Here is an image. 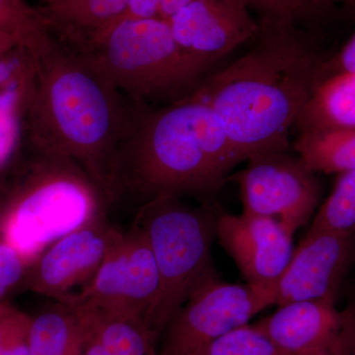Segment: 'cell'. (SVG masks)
Listing matches in <instances>:
<instances>
[{"label":"cell","mask_w":355,"mask_h":355,"mask_svg":"<svg viewBox=\"0 0 355 355\" xmlns=\"http://www.w3.org/2000/svg\"><path fill=\"white\" fill-rule=\"evenodd\" d=\"M251 51L210 73L193 97L214 110L240 162L284 153L321 81L324 58L294 21L263 18Z\"/></svg>","instance_id":"6da1fadb"},{"label":"cell","mask_w":355,"mask_h":355,"mask_svg":"<svg viewBox=\"0 0 355 355\" xmlns=\"http://www.w3.org/2000/svg\"><path fill=\"white\" fill-rule=\"evenodd\" d=\"M50 31L46 27L24 46L36 70L30 106L35 147L74 161L110 202L114 159L132 128L135 106L90 55Z\"/></svg>","instance_id":"7a4b0ae2"},{"label":"cell","mask_w":355,"mask_h":355,"mask_svg":"<svg viewBox=\"0 0 355 355\" xmlns=\"http://www.w3.org/2000/svg\"><path fill=\"white\" fill-rule=\"evenodd\" d=\"M239 163L220 121L202 100L135 106L114 159L110 200L128 197L141 205L164 196L209 195Z\"/></svg>","instance_id":"3957f363"},{"label":"cell","mask_w":355,"mask_h":355,"mask_svg":"<svg viewBox=\"0 0 355 355\" xmlns=\"http://www.w3.org/2000/svg\"><path fill=\"white\" fill-rule=\"evenodd\" d=\"M37 153L19 181L0 196V240L32 263L64 235L106 214L110 205L74 161Z\"/></svg>","instance_id":"277c9868"},{"label":"cell","mask_w":355,"mask_h":355,"mask_svg":"<svg viewBox=\"0 0 355 355\" xmlns=\"http://www.w3.org/2000/svg\"><path fill=\"white\" fill-rule=\"evenodd\" d=\"M85 53L139 107L188 99L214 67L182 48L169 23L158 17L121 18Z\"/></svg>","instance_id":"5b68a950"},{"label":"cell","mask_w":355,"mask_h":355,"mask_svg":"<svg viewBox=\"0 0 355 355\" xmlns=\"http://www.w3.org/2000/svg\"><path fill=\"white\" fill-rule=\"evenodd\" d=\"M219 214V209L193 207L174 196L139 205L133 224L146 235L160 275V295L146 321L158 342L175 312L220 277L212 258Z\"/></svg>","instance_id":"8992f818"},{"label":"cell","mask_w":355,"mask_h":355,"mask_svg":"<svg viewBox=\"0 0 355 355\" xmlns=\"http://www.w3.org/2000/svg\"><path fill=\"white\" fill-rule=\"evenodd\" d=\"M272 305L266 289L229 284L219 277L193 293L170 318L159 338L158 354L195 355Z\"/></svg>","instance_id":"52a82bcc"},{"label":"cell","mask_w":355,"mask_h":355,"mask_svg":"<svg viewBox=\"0 0 355 355\" xmlns=\"http://www.w3.org/2000/svg\"><path fill=\"white\" fill-rule=\"evenodd\" d=\"M232 179L240 187L243 214L270 217L293 234L316 211L321 193L316 175L287 151L248 159Z\"/></svg>","instance_id":"ba28073f"},{"label":"cell","mask_w":355,"mask_h":355,"mask_svg":"<svg viewBox=\"0 0 355 355\" xmlns=\"http://www.w3.org/2000/svg\"><path fill=\"white\" fill-rule=\"evenodd\" d=\"M160 289L153 249L141 229L132 224L85 288L62 303L133 315L146 322L157 303Z\"/></svg>","instance_id":"9c48e42d"},{"label":"cell","mask_w":355,"mask_h":355,"mask_svg":"<svg viewBox=\"0 0 355 355\" xmlns=\"http://www.w3.org/2000/svg\"><path fill=\"white\" fill-rule=\"evenodd\" d=\"M123 233L104 214L64 235L30 266L23 291L67 302L92 280Z\"/></svg>","instance_id":"30bf717a"},{"label":"cell","mask_w":355,"mask_h":355,"mask_svg":"<svg viewBox=\"0 0 355 355\" xmlns=\"http://www.w3.org/2000/svg\"><path fill=\"white\" fill-rule=\"evenodd\" d=\"M216 230L219 244L247 284L266 289L272 297L273 286L293 254V233L270 217L221 211Z\"/></svg>","instance_id":"8fae6325"},{"label":"cell","mask_w":355,"mask_h":355,"mask_svg":"<svg viewBox=\"0 0 355 355\" xmlns=\"http://www.w3.org/2000/svg\"><path fill=\"white\" fill-rule=\"evenodd\" d=\"M354 256V235L308 231L272 288L275 305L336 301Z\"/></svg>","instance_id":"7c38bea8"},{"label":"cell","mask_w":355,"mask_h":355,"mask_svg":"<svg viewBox=\"0 0 355 355\" xmlns=\"http://www.w3.org/2000/svg\"><path fill=\"white\" fill-rule=\"evenodd\" d=\"M249 9L244 0H195L167 22L182 48L216 64L258 36L260 24Z\"/></svg>","instance_id":"4fadbf2b"},{"label":"cell","mask_w":355,"mask_h":355,"mask_svg":"<svg viewBox=\"0 0 355 355\" xmlns=\"http://www.w3.org/2000/svg\"><path fill=\"white\" fill-rule=\"evenodd\" d=\"M253 324L287 355H343L342 310L336 301L287 303Z\"/></svg>","instance_id":"5bb4252c"},{"label":"cell","mask_w":355,"mask_h":355,"mask_svg":"<svg viewBox=\"0 0 355 355\" xmlns=\"http://www.w3.org/2000/svg\"><path fill=\"white\" fill-rule=\"evenodd\" d=\"M71 305L83 326V355H159L157 338L142 318Z\"/></svg>","instance_id":"9a60e30c"},{"label":"cell","mask_w":355,"mask_h":355,"mask_svg":"<svg viewBox=\"0 0 355 355\" xmlns=\"http://www.w3.org/2000/svg\"><path fill=\"white\" fill-rule=\"evenodd\" d=\"M48 6L49 27L64 43L84 51L125 16L128 0H60Z\"/></svg>","instance_id":"2e32d148"},{"label":"cell","mask_w":355,"mask_h":355,"mask_svg":"<svg viewBox=\"0 0 355 355\" xmlns=\"http://www.w3.org/2000/svg\"><path fill=\"white\" fill-rule=\"evenodd\" d=\"M299 133L355 128V72L321 81L301 112Z\"/></svg>","instance_id":"e0dca14e"},{"label":"cell","mask_w":355,"mask_h":355,"mask_svg":"<svg viewBox=\"0 0 355 355\" xmlns=\"http://www.w3.org/2000/svg\"><path fill=\"white\" fill-rule=\"evenodd\" d=\"M30 355H83V326L76 308L58 302L31 316Z\"/></svg>","instance_id":"ac0fdd59"},{"label":"cell","mask_w":355,"mask_h":355,"mask_svg":"<svg viewBox=\"0 0 355 355\" xmlns=\"http://www.w3.org/2000/svg\"><path fill=\"white\" fill-rule=\"evenodd\" d=\"M295 150L313 172L354 171L355 128L299 133Z\"/></svg>","instance_id":"d6986e66"},{"label":"cell","mask_w":355,"mask_h":355,"mask_svg":"<svg viewBox=\"0 0 355 355\" xmlns=\"http://www.w3.org/2000/svg\"><path fill=\"white\" fill-rule=\"evenodd\" d=\"M308 231L354 235L355 170L340 174L335 188L318 210Z\"/></svg>","instance_id":"ffe728a7"},{"label":"cell","mask_w":355,"mask_h":355,"mask_svg":"<svg viewBox=\"0 0 355 355\" xmlns=\"http://www.w3.org/2000/svg\"><path fill=\"white\" fill-rule=\"evenodd\" d=\"M195 355H287L254 324H244L209 343Z\"/></svg>","instance_id":"44dd1931"},{"label":"cell","mask_w":355,"mask_h":355,"mask_svg":"<svg viewBox=\"0 0 355 355\" xmlns=\"http://www.w3.org/2000/svg\"><path fill=\"white\" fill-rule=\"evenodd\" d=\"M31 265L17 250L0 240V304L10 302L15 292L23 291Z\"/></svg>","instance_id":"7402d4cb"},{"label":"cell","mask_w":355,"mask_h":355,"mask_svg":"<svg viewBox=\"0 0 355 355\" xmlns=\"http://www.w3.org/2000/svg\"><path fill=\"white\" fill-rule=\"evenodd\" d=\"M43 22V17L30 8L24 0H0V32L15 42L29 36Z\"/></svg>","instance_id":"603a6c76"},{"label":"cell","mask_w":355,"mask_h":355,"mask_svg":"<svg viewBox=\"0 0 355 355\" xmlns=\"http://www.w3.org/2000/svg\"><path fill=\"white\" fill-rule=\"evenodd\" d=\"M30 323L31 316L17 308L0 345V355H30Z\"/></svg>","instance_id":"cb8c5ba5"},{"label":"cell","mask_w":355,"mask_h":355,"mask_svg":"<svg viewBox=\"0 0 355 355\" xmlns=\"http://www.w3.org/2000/svg\"><path fill=\"white\" fill-rule=\"evenodd\" d=\"M250 8L260 11L263 18L295 21L302 15L297 7L289 0H244Z\"/></svg>","instance_id":"d4e9b609"},{"label":"cell","mask_w":355,"mask_h":355,"mask_svg":"<svg viewBox=\"0 0 355 355\" xmlns=\"http://www.w3.org/2000/svg\"><path fill=\"white\" fill-rule=\"evenodd\" d=\"M349 72H355V34L336 57L324 60L322 67L321 81L336 74Z\"/></svg>","instance_id":"484cf974"},{"label":"cell","mask_w":355,"mask_h":355,"mask_svg":"<svg viewBox=\"0 0 355 355\" xmlns=\"http://www.w3.org/2000/svg\"><path fill=\"white\" fill-rule=\"evenodd\" d=\"M343 355H355V297L342 310Z\"/></svg>","instance_id":"4316f807"},{"label":"cell","mask_w":355,"mask_h":355,"mask_svg":"<svg viewBox=\"0 0 355 355\" xmlns=\"http://www.w3.org/2000/svg\"><path fill=\"white\" fill-rule=\"evenodd\" d=\"M159 0H128L127 12L125 17L146 18L158 17Z\"/></svg>","instance_id":"83f0119b"},{"label":"cell","mask_w":355,"mask_h":355,"mask_svg":"<svg viewBox=\"0 0 355 355\" xmlns=\"http://www.w3.org/2000/svg\"><path fill=\"white\" fill-rule=\"evenodd\" d=\"M289 1L297 7L302 14L307 12L310 9L327 8L336 4L355 7V0H289Z\"/></svg>","instance_id":"f1b7e54d"},{"label":"cell","mask_w":355,"mask_h":355,"mask_svg":"<svg viewBox=\"0 0 355 355\" xmlns=\"http://www.w3.org/2000/svg\"><path fill=\"white\" fill-rule=\"evenodd\" d=\"M193 1L195 0H159L158 18L170 20L175 14Z\"/></svg>","instance_id":"f546056e"},{"label":"cell","mask_w":355,"mask_h":355,"mask_svg":"<svg viewBox=\"0 0 355 355\" xmlns=\"http://www.w3.org/2000/svg\"><path fill=\"white\" fill-rule=\"evenodd\" d=\"M16 308L17 307H15L11 302L0 304V345L8 331Z\"/></svg>","instance_id":"4dcf8cb0"},{"label":"cell","mask_w":355,"mask_h":355,"mask_svg":"<svg viewBox=\"0 0 355 355\" xmlns=\"http://www.w3.org/2000/svg\"><path fill=\"white\" fill-rule=\"evenodd\" d=\"M7 167V164L2 160L1 157H0V172L3 171L4 169Z\"/></svg>","instance_id":"1f68e13d"},{"label":"cell","mask_w":355,"mask_h":355,"mask_svg":"<svg viewBox=\"0 0 355 355\" xmlns=\"http://www.w3.org/2000/svg\"><path fill=\"white\" fill-rule=\"evenodd\" d=\"M55 1H60V0H51V1L49 2L48 4H50V3H51V2H55Z\"/></svg>","instance_id":"d6a6232c"},{"label":"cell","mask_w":355,"mask_h":355,"mask_svg":"<svg viewBox=\"0 0 355 355\" xmlns=\"http://www.w3.org/2000/svg\"><path fill=\"white\" fill-rule=\"evenodd\" d=\"M46 1L48 2V3H49V2H51V0H46Z\"/></svg>","instance_id":"836d02e7"},{"label":"cell","mask_w":355,"mask_h":355,"mask_svg":"<svg viewBox=\"0 0 355 355\" xmlns=\"http://www.w3.org/2000/svg\"><path fill=\"white\" fill-rule=\"evenodd\" d=\"M2 34H6V33H1V32H0V35H2Z\"/></svg>","instance_id":"e575fe53"}]
</instances>
